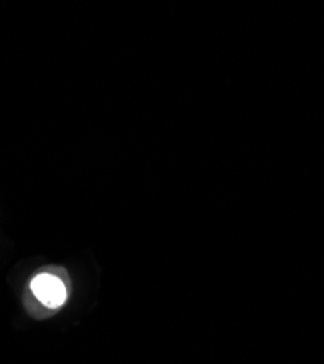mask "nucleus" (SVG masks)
<instances>
[{"label": "nucleus", "mask_w": 324, "mask_h": 364, "mask_svg": "<svg viewBox=\"0 0 324 364\" xmlns=\"http://www.w3.org/2000/svg\"><path fill=\"white\" fill-rule=\"evenodd\" d=\"M31 289L43 305L50 309L61 308L66 300V289L62 280L46 272L33 280Z\"/></svg>", "instance_id": "1"}]
</instances>
